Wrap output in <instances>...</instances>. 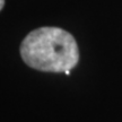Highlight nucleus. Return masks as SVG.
<instances>
[{"label":"nucleus","mask_w":122,"mask_h":122,"mask_svg":"<svg viewBox=\"0 0 122 122\" xmlns=\"http://www.w3.org/2000/svg\"><path fill=\"white\" fill-rule=\"evenodd\" d=\"M20 56L28 67L46 72H65L79 61L77 42L60 27L44 26L32 30L20 44Z\"/></svg>","instance_id":"f257e3e1"},{"label":"nucleus","mask_w":122,"mask_h":122,"mask_svg":"<svg viewBox=\"0 0 122 122\" xmlns=\"http://www.w3.org/2000/svg\"><path fill=\"white\" fill-rule=\"evenodd\" d=\"M4 6H5V0H0V10L4 8Z\"/></svg>","instance_id":"f03ea898"},{"label":"nucleus","mask_w":122,"mask_h":122,"mask_svg":"<svg viewBox=\"0 0 122 122\" xmlns=\"http://www.w3.org/2000/svg\"><path fill=\"white\" fill-rule=\"evenodd\" d=\"M65 74L67 75V76H69V75H70V70H66V71H65Z\"/></svg>","instance_id":"7ed1b4c3"}]
</instances>
